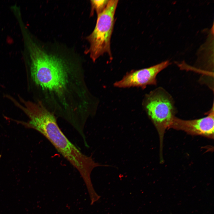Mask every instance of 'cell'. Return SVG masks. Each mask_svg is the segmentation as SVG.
<instances>
[{
	"instance_id": "7",
	"label": "cell",
	"mask_w": 214,
	"mask_h": 214,
	"mask_svg": "<svg viewBox=\"0 0 214 214\" xmlns=\"http://www.w3.org/2000/svg\"><path fill=\"white\" fill-rule=\"evenodd\" d=\"M109 1L108 0L91 1L92 12L95 10L97 15L100 13L105 8Z\"/></svg>"
},
{
	"instance_id": "3",
	"label": "cell",
	"mask_w": 214,
	"mask_h": 214,
	"mask_svg": "<svg viewBox=\"0 0 214 214\" xmlns=\"http://www.w3.org/2000/svg\"><path fill=\"white\" fill-rule=\"evenodd\" d=\"M142 106L158 133L160 158L162 159L165 132L167 128H169L176 112L174 99L165 89L159 87L144 95Z\"/></svg>"
},
{
	"instance_id": "1",
	"label": "cell",
	"mask_w": 214,
	"mask_h": 214,
	"mask_svg": "<svg viewBox=\"0 0 214 214\" xmlns=\"http://www.w3.org/2000/svg\"><path fill=\"white\" fill-rule=\"evenodd\" d=\"M23 40L30 59L31 79L40 94L35 101L76 130H83L95 114L98 102L88 87L81 66L47 54L30 36Z\"/></svg>"
},
{
	"instance_id": "4",
	"label": "cell",
	"mask_w": 214,
	"mask_h": 214,
	"mask_svg": "<svg viewBox=\"0 0 214 214\" xmlns=\"http://www.w3.org/2000/svg\"><path fill=\"white\" fill-rule=\"evenodd\" d=\"M118 1L116 0H109L103 11L97 15L95 27L87 38L90 44L88 52L94 62L105 53L111 57L110 40Z\"/></svg>"
},
{
	"instance_id": "6",
	"label": "cell",
	"mask_w": 214,
	"mask_h": 214,
	"mask_svg": "<svg viewBox=\"0 0 214 214\" xmlns=\"http://www.w3.org/2000/svg\"><path fill=\"white\" fill-rule=\"evenodd\" d=\"M214 103L207 116L199 119L184 120L176 116L173 119L169 128L185 132L192 135L200 136L214 139Z\"/></svg>"
},
{
	"instance_id": "5",
	"label": "cell",
	"mask_w": 214,
	"mask_h": 214,
	"mask_svg": "<svg viewBox=\"0 0 214 214\" xmlns=\"http://www.w3.org/2000/svg\"><path fill=\"white\" fill-rule=\"evenodd\" d=\"M171 64L169 61L166 60L147 68L133 70L115 82L114 86L119 88L136 87L144 89L148 85H156L157 75Z\"/></svg>"
},
{
	"instance_id": "2",
	"label": "cell",
	"mask_w": 214,
	"mask_h": 214,
	"mask_svg": "<svg viewBox=\"0 0 214 214\" xmlns=\"http://www.w3.org/2000/svg\"><path fill=\"white\" fill-rule=\"evenodd\" d=\"M18 107L29 118L27 122L17 121L26 128L37 131L47 139L63 157L78 171L85 184L91 181V174L98 165L83 154L59 128L57 118L40 103L23 99Z\"/></svg>"
}]
</instances>
